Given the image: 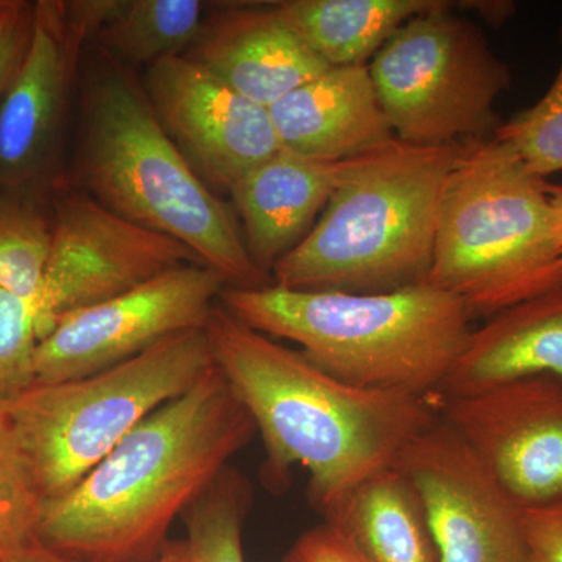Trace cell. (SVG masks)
Wrapping results in <instances>:
<instances>
[{
	"label": "cell",
	"instance_id": "4",
	"mask_svg": "<svg viewBox=\"0 0 562 562\" xmlns=\"http://www.w3.org/2000/svg\"><path fill=\"white\" fill-rule=\"evenodd\" d=\"M217 302L247 327L299 344L344 383L419 397L442 386L475 319L464 302L425 281L380 294L224 288Z\"/></svg>",
	"mask_w": 562,
	"mask_h": 562
},
{
	"label": "cell",
	"instance_id": "30",
	"mask_svg": "<svg viewBox=\"0 0 562 562\" xmlns=\"http://www.w3.org/2000/svg\"><path fill=\"white\" fill-rule=\"evenodd\" d=\"M0 562H72L60 553L47 549L46 546L36 541L18 552L5 554Z\"/></svg>",
	"mask_w": 562,
	"mask_h": 562
},
{
	"label": "cell",
	"instance_id": "8",
	"mask_svg": "<svg viewBox=\"0 0 562 562\" xmlns=\"http://www.w3.org/2000/svg\"><path fill=\"white\" fill-rule=\"evenodd\" d=\"M460 3V2H458ZM443 0L403 24L373 55L369 74L395 138L450 146L494 138L495 103L513 83L482 29L457 10L486 2Z\"/></svg>",
	"mask_w": 562,
	"mask_h": 562
},
{
	"label": "cell",
	"instance_id": "34",
	"mask_svg": "<svg viewBox=\"0 0 562 562\" xmlns=\"http://www.w3.org/2000/svg\"><path fill=\"white\" fill-rule=\"evenodd\" d=\"M2 558H3V557H0V561H2Z\"/></svg>",
	"mask_w": 562,
	"mask_h": 562
},
{
	"label": "cell",
	"instance_id": "14",
	"mask_svg": "<svg viewBox=\"0 0 562 562\" xmlns=\"http://www.w3.org/2000/svg\"><path fill=\"white\" fill-rule=\"evenodd\" d=\"M143 87L165 131L214 190L231 192L281 149L269 109L184 55L150 65Z\"/></svg>",
	"mask_w": 562,
	"mask_h": 562
},
{
	"label": "cell",
	"instance_id": "1",
	"mask_svg": "<svg viewBox=\"0 0 562 562\" xmlns=\"http://www.w3.org/2000/svg\"><path fill=\"white\" fill-rule=\"evenodd\" d=\"M205 331L217 369L261 432L266 482L284 486L301 465L310 502L325 520L439 419L430 397L344 383L220 302Z\"/></svg>",
	"mask_w": 562,
	"mask_h": 562
},
{
	"label": "cell",
	"instance_id": "2",
	"mask_svg": "<svg viewBox=\"0 0 562 562\" xmlns=\"http://www.w3.org/2000/svg\"><path fill=\"white\" fill-rule=\"evenodd\" d=\"M257 432L217 366L122 439L76 487L44 503L36 539L72 562H154L173 520Z\"/></svg>",
	"mask_w": 562,
	"mask_h": 562
},
{
	"label": "cell",
	"instance_id": "6",
	"mask_svg": "<svg viewBox=\"0 0 562 562\" xmlns=\"http://www.w3.org/2000/svg\"><path fill=\"white\" fill-rule=\"evenodd\" d=\"M546 184L501 140L462 144L425 283L484 319L561 284L562 243Z\"/></svg>",
	"mask_w": 562,
	"mask_h": 562
},
{
	"label": "cell",
	"instance_id": "5",
	"mask_svg": "<svg viewBox=\"0 0 562 562\" xmlns=\"http://www.w3.org/2000/svg\"><path fill=\"white\" fill-rule=\"evenodd\" d=\"M461 147L394 139L362 155L312 232L273 266L272 283L350 294L424 283L443 188Z\"/></svg>",
	"mask_w": 562,
	"mask_h": 562
},
{
	"label": "cell",
	"instance_id": "3",
	"mask_svg": "<svg viewBox=\"0 0 562 562\" xmlns=\"http://www.w3.org/2000/svg\"><path fill=\"white\" fill-rule=\"evenodd\" d=\"M105 57L81 92L77 187L125 220L190 247L225 288L271 286L235 213L165 131L143 81Z\"/></svg>",
	"mask_w": 562,
	"mask_h": 562
},
{
	"label": "cell",
	"instance_id": "7",
	"mask_svg": "<svg viewBox=\"0 0 562 562\" xmlns=\"http://www.w3.org/2000/svg\"><path fill=\"white\" fill-rule=\"evenodd\" d=\"M216 366L205 328L168 336L83 379L36 383L9 401L44 502L68 494L138 425Z\"/></svg>",
	"mask_w": 562,
	"mask_h": 562
},
{
	"label": "cell",
	"instance_id": "24",
	"mask_svg": "<svg viewBox=\"0 0 562 562\" xmlns=\"http://www.w3.org/2000/svg\"><path fill=\"white\" fill-rule=\"evenodd\" d=\"M44 503L14 430L9 402L0 398V557L38 541Z\"/></svg>",
	"mask_w": 562,
	"mask_h": 562
},
{
	"label": "cell",
	"instance_id": "33",
	"mask_svg": "<svg viewBox=\"0 0 562 562\" xmlns=\"http://www.w3.org/2000/svg\"><path fill=\"white\" fill-rule=\"evenodd\" d=\"M7 0H0V9H2L3 5H5Z\"/></svg>",
	"mask_w": 562,
	"mask_h": 562
},
{
	"label": "cell",
	"instance_id": "16",
	"mask_svg": "<svg viewBox=\"0 0 562 562\" xmlns=\"http://www.w3.org/2000/svg\"><path fill=\"white\" fill-rule=\"evenodd\" d=\"M361 157L317 160L281 147L232 188L244 243L262 272L271 276L273 266L312 232Z\"/></svg>",
	"mask_w": 562,
	"mask_h": 562
},
{
	"label": "cell",
	"instance_id": "20",
	"mask_svg": "<svg viewBox=\"0 0 562 562\" xmlns=\"http://www.w3.org/2000/svg\"><path fill=\"white\" fill-rule=\"evenodd\" d=\"M443 0H283V21L331 68L364 65L403 24Z\"/></svg>",
	"mask_w": 562,
	"mask_h": 562
},
{
	"label": "cell",
	"instance_id": "29",
	"mask_svg": "<svg viewBox=\"0 0 562 562\" xmlns=\"http://www.w3.org/2000/svg\"><path fill=\"white\" fill-rule=\"evenodd\" d=\"M281 562H364L338 528L322 522L303 532Z\"/></svg>",
	"mask_w": 562,
	"mask_h": 562
},
{
	"label": "cell",
	"instance_id": "9",
	"mask_svg": "<svg viewBox=\"0 0 562 562\" xmlns=\"http://www.w3.org/2000/svg\"><path fill=\"white\" fill-rule=\"evenodd\" d=\"M188 265L203 262L171 236L125 220L79 187L61 192L50 221L49 260L36 308L40 341L66 314Z\"/></svg>",
	"mask_w": 562,
	"mask_h": 562
},
{
	"label": "cell",
	"instance_id": "13",
	"mask_svg": "<svg viewBox=\"0 0 562 562\" xmlns=\"http://www.w3.org/2000/svg\"><path fill=\"white\" fill-rule=\"evenodd\" d=\"M392 468L416 487L441 562H528L524 509L441 417Z\"/></svg>",
	"mask_w": 562,
	"mask_h": 562
},
{
	"label": "cell",
	"instance_id": "21",
	"mask_svg": "<svg viewBox=\"0 0 562 562\" xmlns=\"http://www.w3.org/2000/svg\"><path fill=\"white\" fill-rule=\"evenodd\" d=\"M211 5L202 0H117L98 38L113 60L149 68L187 54Z\"/></svg>",
	"mask_w": 562,
	"mask_h": 562
},
{
	"label": "cell",
	"instance_id": "27",
	"mask_svg": "<svg viewBox=\"0 0 562 562\" xmlns=\"http://www.w3.org/2000/svg\"><path fill=\"white\" fill-rule=\"evenodd\" d=\"M35 3L7 0L0 9V101L16 77L33 32Z\"/></svg>",
	"mask_w": 562,
	"mask_h": 562
},
{
	"label": "cell",
	"instance_id": "15",
	"mask_svg": "<svg viewBox=\"0 0 562 562\" xmlns=\"http://www.w3.org/2000/svg\"><path fill=\"white\" fill-rule=\"evenodd\" d=\"M184 57L258 105L269 106L331 68L272 3H213Z\"/></svg>",
	"mask_w": 562,
	"mask_h": 562
},
{
	"label": "cell",
	"instance_id": "11",
	"mask_svg": "<svg viewBox=\"0 0 562 562\" xmlns=\"http://www.w3.org/2000/svg\"><path fill=\"white\" fill-rule=\"evenodd\" d=\"M117 0L35 3L27 54L0 101V184L24 190L50 176L81 54Z\"/></svg>",
	"mask_w": 562,
	"mask_h": 562
},
{
	"label": "cell",
	"instance_id": "28",
	"mask_svg": "<svg viewBox=\"0 0 562 562\" xmlns=\"http://www.w3.org/2000/svg\"><path fill=\"white\" fill-rule=\"evenodd\" d=\"M528 562H562V503L524 512Z\"/></svg>",
	"mask_w": 562,
	"mask_h": 562
},
{
	"label": "cell",
	"instance_id": "17",
	"mask_svg": "<svg viewBox=\"0 0 562 562\" xmlns=\"http://www.w3.org/2000/svg\"><path fill=\"white\" fill-rule=\"evenodd\" d=\"M281 147L341 161L395 138L366 65L336 66L269 106Z\"/></svg>",
	"mask_w": 562,
	"mask_h": 562
},
{
	"label": "cell",
	"instance_id": "10",
	"mask_svg": "<svg viewBox=\"0 0 562 562\" xmlns=\"http://www.w3.org/2000/svg\"><path fill=\"white\" fill-rule=\"evenodd\" d=\"M224 288L213 269L188 265L66 314L38 344L36 383L83 379L131 360L176 333L205 328Z\"/></svg>",
	"mask_w": 562,
	"mask_h": 562
},
{
	"label": "cell",
	"instance_id": "23",
	"mask_svg": "<svg viewBox=\"0 0 562 562\" xmlns=\"http://www.w3.org/2000/svg\"><path fill=\"white\" fill-rule=\"evenodd\" d=\"M50 251V221L32 203L0 194V290L38 308Z\"/></svg>",
	"mask_w": 562,
	"mask_h": 562
},
{
	"label": "cell",
	"instance_id": "12",
	"mask_svg": "<svg viewBox=\"0 0 562 562\" xmlns=\"http://www.w3.org/2000/svg\"><path fill=\"white\" fill-rule=\"evenodd\" d=\"M430 398L524 512L562 503L561 380L532 375L462 397Z\"/></svg>",
	"mask_w": 562,
	"mask_h": 562
},
{
	"label": "cell",
	"instance_id": "25",
	"mask_svg": "<svg viewBox=\"0 0 562 562\" xmlns=\"http://www.w3.org/2000/svg\"><path fill=\"white\" fill-rule=\"evenodd\" d=\"M494 138L508 146L532 176L546 180L562 172V55L552 87L541 101L502 122Z\"/></svg>",
	"mask_w": 562,
	"mask_h": 562
},
{
	"label": "cell",
	"instance_id": "31",
	"mask_svg": "<svg viewBox=\"0 0 562 562\" xmlns=\"http://www.w3.org/2000/svg\"><path fill=\"white\" fill-rule=\"evenodd\" d=\"M154 562H194L192 561L190 543H188L187 539L169 541L160 557Z\"/></svg>",
	"mask_w": 562,
	"mask_h": 562
},
{
	"label": "cell",
	"instance_id": "18",
	"mask_svg": "<svg viewBox=\"0 0 562 562\" xmlns=\"http://www.w3.org/2000/svg\"><path fill=\"white\" fill-rule=\"evenodd\" d=\"M532 375L562 382V283L473 328L432 395L462 397Z\"/></svg>",
	"mask_w": 562,
	"mask_h": 562
},
{
	"label": "cell",
	"instance_id": "32",
	"mask_svg": "<svg viewBox=\"0 0 562 562\" xmlns=\"http://www.w3.org/2000/svg\"><path fill=\"white\" fill-rule=\"evenodd\" d=\"M546 188L553 210L554 224H557L558 235L562 243V184H552L547 181Z\"/></svg>",
	"mask_w": 562,
	"mask_h": 562
},
{
	"label": "cell",
	"instance_id": "26",
	"mask_svg": "<svg viewBox=\"0 0 562 562\" xmlns=\"http://www.w3.org/2000/svg\"><path fill=\"white\" fill-rule=\"evenodd\" d=\"M40 335L35 306L0 290V398L13 401L36 383Z\"/></svg>",
	"mask_w": 562,
	"mask_h": 562
},
{
	"label": "cell",
	"instance_id": "19",
	"mask_svg": "<svg viewBox=\"0 0 562 562\" xmlns=\"http://www.w3.org/2000/svg\"><path fill=\"white\" fill-rule=\"evenodd\" d=\"M324 522L364 562H441L424 503L397 469L375 473Z\"/></svg>",
	"mask_w": 562,
	"mask_h": 562
},
{
	"label": "cell",
	"instance_id": "22",
	"mask_svg": "<svg viewBox=\"0 0 562 562\" xmlns=\"http://www.w3.org/2000/svg\"><path fill=\"white\" fill-rule=\"evenodd\" d=\"M251 505V486L227 465L216 482L181 516L194 562H246L243 527Z\"/></svg>",
	"mask_w": 562,
	"mask_h": 562
}]
</instances>
